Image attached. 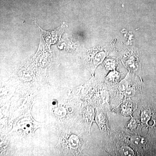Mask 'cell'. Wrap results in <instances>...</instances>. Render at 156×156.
Masks as SVG:
<instances>
[{
    "mask_svg": "<svg viewBox=\"0 0 156 156\" xmlns=\"http://www.w3.org/2000/svg\"><path fill=\"white\" fill-rule=\"evenodd\" d=\"M122 152L124 155L125 156H131L133 155V153L129 148L125 147L122 149Z\"/></svg>",
    "mask_w": 156,
    "mask_h": 156,
    "instance_id": "2",
    "label": "cell"
},
{
    "mask_svg": "<svg viewBox=\"0 0 156 156\" xmlns=\"http://www.w3.org/2000/svg\"><path fill=\"white\" fill-rule=\"evenodd\" d=\"M131 141L134 145L137 147L144 146L146 143V140L140 136H134L131 139Z\"/></svg>",
    "mask_w": 156,
    "mask_h": 156,
    "instance_id": "1",
    "label": "cell"
}]
</instances>
